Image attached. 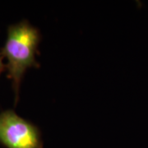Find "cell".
Returning a JSON list of instances; mask_svg holds the SVG:
<instances>
[{
    "label": "cell",
    "instance_id": "6da1fadb",
    "mask_svg": "<svg viewBox=\"0 0 148 148\" xmlns=\"http://www.w3.org/2000/svg\"><path fill=\"white\" fill-rule=\"evenodd\" d=\"M40 41L39 30L27 21L8 27V37L2 54L8 59V77L12 81L15 91V103L18 101L19 88L25 73L29 68H40L36 60Z\"/></svg>",
    "mask_w": 148,
    "mask_h": 148
},
{
    "label": "cell",
    "instance_id": "7a4b0ae2",
    "mask_svg": "<svg viewBox=\"0 0 148 148\" xmlns=\"http://www.w3.org/2000/svg\"><path fill=\"white\" fill-rule=\"evenodd\" d=\"M0 143L7 148H43L40 129L12 110L0 114Z\"/></svg>",
    "mask_w": 148,
    "mask_h": 148
},
{
    "label": "cell",
    "instance_id": "3957f363",
    "mask_svg": "<svg viewBox=\"0 0 148 148\" xmlns=\"http://www.w3.org/2000/svg\"><path fill=\"white\" fill-rule=\"evenodd\" d=\"M3 54L2 53H0V74L2 73L6 69V65L3 64Z\"/></svg>",
    "mask_w": 148,
    "mask_h": 148
}]
</instances>
